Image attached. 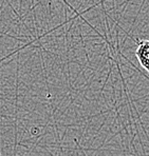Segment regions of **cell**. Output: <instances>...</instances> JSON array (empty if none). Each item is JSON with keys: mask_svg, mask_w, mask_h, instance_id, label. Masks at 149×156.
<instances>
[{"mask_svg": "<svg viewBox=\"0 0 149 156\" xmlns=\"http://www.w3.org/2000/svg\"><path fill=\"white\" fill-rule=\"evenodd\" d=\"M136 56L142 68L149 73V40H140L137 42Z\"/></svg>", "mask_w": 149, "mask_h": 156, "instance_id": "cell-1", "label": "cell"}]
</instances>
